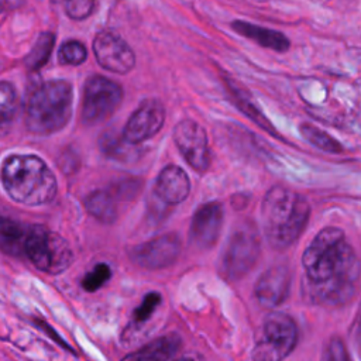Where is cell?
Masks as SVG:
<instances>
[{
    "instance_id": "8992f818",
    "label": "cell",
    "mask_w": 361,
    "mask_h": 361,
    "mask_svg": "<svg viewBox=\"0 0 361 361\" xmlns=\"http://www.w3.org/2000/svg\"><path fill=\"white\" fill-rule=\"evenodd\" d=\"M24 257L39 271L51 275L62 274L73 261V254L63 237L44 226H28Z\"/></svg>"
},
{
    "instance_id": "9a60e30c",
    "label": "cell",
    "mask_w": 361,
    "mask_h": 361,
    "mask_svg": "<svg viewBox=\"0 0 361 361\" xmlns=\"http://www.w3.org/2000/svg\"><path fill=\"white\" fill-rule=\"evenodd\" d=\"M190 192V180L186 172L176 165H166L155 182V193L168 204L183 202Z\"/></svg>"
},
{
    "instance_id": "52a82bcc",
    "label": "cell",
    "mask_w": 361,
    "mask_h": 361,
    "mask_svg": "<svg viewBox=\"0 0 361 361\" xmlns=\"http://www.w3.org/2000/svg\"><path fill=\"white\" fill-rule=\"evenodd\" d=\"M298 327L293 319L282 312L269 313L261 327L252 350L254 361H282L296 347Z\"/></svg>"
},
{
    "instance_id": "9c48e42d",
    "label": "cell",
    "mask_w": 361,
    "mask_h": 361,
    "mask_svg": "<svg viewBox=\"0 0 361 361\" xmlns=\"http://www.w3.org/2000/svg\"><path fill=\"white\" fill-rule=\"evenodd\" d=\"M173 141L185 161L203 173L210 166L212 154L204 128L193 120H182L173 128Z\"/></svg>"
},
{
    "instance_id": "ac0fdd59",
    "label": "cell",
    "mask_w": 361,
    "mask_h": 361,
    "mask_svg": "<svg viewBox=\"0 0 361 361\" xmlns=\"http://www.w3.org/2000/svg\"><path fill=\"white\" fill-rule=\"evenodd\" d=\"M27 231L28 226L0 216V251L13 257H23Z\"/></svg>"
},
{
    "instance_id": "ba28073f",
    "label": "cell",
    "mask_w": 361,
    "mask_h": 361,
    "mask_svg": "<svg viewBox=\"0 0 361 361\" xmlns=\"http://www.w3.org/2000/svg\"><path fill=\"white\" fill-rule=\"evenodd\" d=\"M123 102L121 86L102 75L87 79L83 89L82 121L86 126H99L107 121Z\"/></svg>"
},
{
    "instance_id": "cb8c5ba5",
    "label": "cell",
    "mask_w": 361,
    "mask_h": 361,
    "mask_svg": "<svg viewBox=\"0 0 361 361\" xmlns=\"http://www.w3.org/2000/svg\"><path fill=\"white\" fill-rule=\"evenodd\" d=\"M58 58L61 61V63H66V65H80L86 61L87 58V49L86 47L79 42V41H66L65 44H62V47L59 48L58 52Z\"/></svg>"
},
{
    "instance_id": "2e32d148",
    "label": "cell",
    "mask_w": 361,
    "mask_h": 361,
    "mask_svg": "<svg viewBox=\"0 0 361 361\" xmlns=\"http://www.w3.org/2000/svg\"><path fill=\"white\" fill-rule=\"evenodd\" d=\"M182 338L176 333L164 334L140 350L127 354L121 361H173L180 351Z\"/></svg>"
},
{
    "instance_id": "4316f807",
    "label": "cell",
    "mask_w": 361,
    "mask_h": 361,
    "mask_svg": "<svg viewBox=\"0 0 361 361\" xmlns=\"http://www.w3.org/2000/svg\"><path fill=\"white\" fill-rule=\"evenodd\" d=\"M161 303V293L159 292H148L140 306L134 310V320L137 323H142L151 317L154 310Z\"/></svg>"
},
{
    "instance_id": "d6986e66",
    "label": "cell",
    "mask_w": 361,
    "mask_h": 361,
    "mask_svg": "<svg viewBox=\"0 0 361 361\" xmlns=\"http://www.w3.org/2000/svg\"><path fill=\"white\" fill-rule=\"evenodd\" d=\"M99 148L106 157L120 162H133L138 159L141 154L137 145L128 144L121 135L116 134L114 131H106L100 135Z\"/></svg>"
},
{
    "instance_id": "d4e9b609",
    "label": "cell",
    "mask_w": 361,
    "mask_h": 361,
    "mask_svg": "<svg viewBox=\"0 0 361 361\" xmlns=\"http://www.w3.org/2000/svg\"><path fill=\"white\" fill-rule=\"evenodd\" d=\"M111 276V269L106 262H99L93 267L92 271H89L83 279L82 286L87 292H94L100 289Z\"/></svg>"
},
{
    "instance_id": "30bf717a",
    "label": "cell",
    "mask_w": 361,
    "mask_h": 361,
    "mask_svg": "<svg viewBox=\"0 0 361 361\" xmlns=\"http://www.w3.org/2000/svg\"><path fill=\"white\" fill-rule=\"evenodd\" d=\"M93 54L102 68L114 73H127L135 65L131 47L113 30H102L96 34Z\"/></svg>"
},
{
    "instance_id": "3957f363",
    "label": "cell",
    "mask_w": 361,
    "mask_h": 361,
    "mask_svg": "<svg viewBox=\"0 0 361 361\" xmlns=\"http://www.w3.org/2000/svg\"><path fill=\"white\" fill-rule=\"evenodd\" d=\"M1 183L8 196L27 206L49 203L56 195V179L37 155H10L1 165Z\"/></svg>"
},
{
    "instance_id": "5b68a950",
    "label": "cell",
    "mask_w": 361,
    "mask_h": 361,
    "mask_svg": "<svg viewBox=\"0 0 361 361\" xmlns=\"http://www.w3.org/2000/svg\"><path fill=\"white\" fill-rule=\"evenodd\" d=\"M259 252L261 241L257 226L251 220L238 223L220 257V275L230 282L244 278L257 264Z\"/></svg>"
},
{
    "instance_id": "277c9868",
    "label": "cell",
    "mask_w": 361,
    "mask_h": 361,
    "mask_svg": "<svg viewBox=\"0 0 361 361\" xmlns=\"http://www.w3.org/2000/svg\"><path fill=\"white\" fill-rule=\"evenodd\" d=\"M72 86L66 80H48L31 90L25 102L27 128L39 135L62 130L72 116Z\"/></svg>"
},
{
    "instance_id": "4dcf8cb0",
    "label": "cell",
    "mask_w": 361,
    "mask_h": 361,
    "mask_svg": "<svg viewBox=\"0 0 361 361\" xmlns=\"http://www.w3.org/2000/svg\"><path fill=\"white\" fill-rule=\"evenodd\" d=\"M173 361H204V358L200 354L193 353V354H185V355L179 357V358H175Z\"/></svg>"
},
{
    "instance_id": "e0dca14e",
    "label": "cell",
    "mask_w": 361,
    "mask_h": 361,
    "mask_svg": "<svg viewBox=\"0 0 361 361\" xmlns=\"http://www.w3.org/2000/svg\"><path fill=\"white\" fill-rule=\"evenodd\" d=\"M231 27L235 32L241 34L243 37L250 38L251 41L259 44L261 47L271 48L276 52H285L290 47V42L286 38V35H283L282 32H279L276 30L259 27V25L245 23V21H234L231 24Z\"/></svg>"
},
{
    "instance_id": "7402d4cb",
    "label": "cell",
    "mask_w": 361,
    "mask_h": 361,
    "mask_svg": "<svg viewBox=\"0 0 361 361\" xmlns=\"http://www.w3.org/2000/svg\"><path fill=\"white\" fill-rule=\"evenodd\" d=\"M300 134L303 135L305 140H307V142H310L312 145H314L316 148H319L322 151H326L330 154H340L343 151V147L340 145V142L336 138H333L326 131H323L312 124H302Z\"/></svg>"
},
{
    "instance_id": "5bb4252c",
    "label": "cell",
    "mask_w": 361,
    "mask_h": 361,
    "mask_svg": "<svg viewBox=\"0 0 361 361\" xmlns=\"http://www.w3.org/2000/svg\"><path fill=\"white\" fill-rule=\"evenodd\" d=\"M292 275L288 267L275 265L267 269L255 283V298L264 307H276L286 300Z\"/></svg>"
},
{
    "instance_id": "603a6c76",
    "label": "cell",
    "mask_w": 361,
    "mask_h": 361,
    "mask_svg": "<svg viewBox=\"0 0 361 361\" xmlns=\"http://www.w3.org/2000/svg\"><path fill=\"white\" fill-rule=\"evenodd\" d=\"M17 92L8 82H0V126L8 124L17 111Z\"/></svg>"
},
{
    "instance_id": "44dd1931",
    "label": "cell",
    "mask_w": 361,
    "mask_h": 361,
    "mask_svg": "<svg viewBox=\"0 0 361 361\" xmlns=\"http://www.w3.org/2000/svg\"><path fill=\"white\" fill-rule=\"evenodd\" d=\"M54 42L55 37L52 32H42L38 37L31 52L25 58V65L30 71H38L48 62L54 48Z\"/></svg>"
},
{
    "instance_id": "7a4b0ae2",
    "label": "cell",
    "mask_w": 361,
    "mask_h": 361,
    "mask_svg": "<svg viewBox=\"0 0 361 361\" xmlns=\"http://www.w3.org/2000/svg\"><path fill=\"white\" fill-rule=\"evenodd\" d=\"M310 216L307 200L283 186L271 188L261 204V224L268 244L286 250L303 233Z\"/></svg>"
},
{
    "instance_id": "7c38bea8",
    "label": "cell",
    "mask_w": 361,
    "mask_h": 361,
    "mask_svg": "<svg viewBox=\"0 0 361 361\" xmlns=\"http://www.w3.org/2000/svg\"><path fill=\"white\" fill-rule=\"evenodd\" d=\"M165 123V109L155 99L145 100L128 118L121 137L133 145L152 138Z\"/></svg>"
},
{
    "instance_id": "ffe728a7",
    "label": "cell",
    "mask_w": 361,
    "mask_h": 361,
    "mask_svg": "<svg viewBox=\"0 0 361 361\" xmlns=\"http://www.w3.org/2000/svg\"><path fill=\"white\" fill-rule=\"evenodd\" d=\"M85 207L94 219L102 223L111 224L117 219V199L110 190H94L87 195Z\"/></svg>"
},
{
    "instance_id": "4fadbf2b",
    "label": "cell",
    "mask_w": 361,
    "mask_h": 361,
    "mask_svg": "<svg viewBox=\"0 0 361 361\" xmlns=\"http://www.w3.org/2000/svg\"><path fill=\"white\" fill-rule=\"evenodd\" d=\"M223 206L219 202L202 204L193 214L189 228V243L196 250L212 248L221 233Z\"/></svg>"
},
{
    "instance_id": "83f0119b",
    "label": "cell",
    "mask_w": 361,
    "mask_h": 361,
    "mask_svg": "<svg viewBox=\"0 0 361 361\" xmlns=\"http://www.w3.org/2000/svg\"><path fill=\"white\" fill-rule=\"evenodd\" d=\"M323 361H351L340 337H333L326 345Z\"/></svg>"
},
{
    "instance_id": "f1b7e54d",
    "label": "cell",
    "mask_w": 361,
    "mask_h": 361,
    "mask_svg": "<svg viewBox=\"0 0 361 361\" xmlns=\"http://www.w3.org/2000/svg\"><path fill=\"white\" fill-rule=\"evenodd\" d=\"M37 324H38V326H41V329H42L44 331H47L49 336H52L55 341H58L61 345H63L65 348H68L69 351H72V348H71L66 343H63V340H61V337H59V336H58V334H56V333H55V331H54V330H52L47 323H44V322H37Z\"/></svg>"
},
{
    "instance_id": "484cf974",
    "label": "cell",
    "mask_w": 361,
    "mask_h": 361,
    "mask_svg": "<svg viewBox=\"0 0 361 361\" xmlns=\"http://www.w3.org/2000/svg\"><path fill=\"white\" fill-rule=\"evenodd\" d=\"M63 8L68 17L72 20H85L87 18L93 8L96 0H62Z\"/></svg>"
},
{
    "instance_id": "6da1fadb",
    "label": "cell",
    "mask_w": 361,
    "mask_h": 361,
    "mask_svg": "<svg viewBox=\"0 0 361 361\" xmlns=\"http://www.w3.org/2000/svg\"><path fill=\"white\" fill-rule=\"evenodd\" d=\"M303 298L319 306L337 307L348 303L360 279V262L343 230L324 227L302 255Z\"/></svg>"
},
{
    "instance_id": "f546056e",
    "label": "cell",
    "mask_w": 361,
    "mask_h": 361,
    "mask_svg": "<svg viewBox=\"0 0 361 361\" xmlns=\"http://www.w3.org/2000/svg\"><path fill=\"white\" fill-rule=\"evenodd\" d=\"M24 3V0H0V10H16L18 7H21Z\"/></svg>"
},
{
    "instance_id": "8fae6325",
    "label": "cell",
    "mask_w": 361,
    "mask_h": 361,
    "mask_svg": "<svg viewBox=\"0 0 361 361\" xmlns=\"http://www.w3.org/2000/svg\"><path fill=\"white\" fill-rule=\"evenodd\" d=\"M180 254V240L175 233H166L133 247L131 261L145 269H162L172 265Z\"/></svg>"
}]
</instances>
